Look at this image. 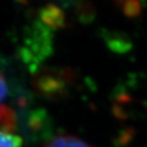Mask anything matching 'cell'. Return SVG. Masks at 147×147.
<instances>
[{
    "mask_svg": "<svg viewBox=\"0 0 147 147\" xmlns=\"http://www.w3.org/2000/svg\"><path fill=\"white\" fill-rule=\"evenodd\" d=\"M73 71L67 69L47 68L40 70L34 80L38 94L50 99L61 98L68 93L73 83Z\"/></svg>",
    "mask_w": 147,
    "mask_h": 147,
    "instance_id": "6da1fadb",
    "label": "cell"
},
{
    "mask_svg": "<svg viewBox=\"0 0 147 147\" xmlns=\"http://www.w3.org/2000/svg\"><path fill=\"white\" fill-rule=\"evenodd\" d=\"M50 47L51 39L49 27L38 22V24H35L34 28L30 32L25 48L23 49V55L30 64L37 65L50 53Z\"/></svg>",
    "mask_w": 147,
    "mask_h": 147,
    "instance_id": "7a4b0ae2",
    "label": "cell"
},
{
    "mask_svg": "<svg viewBox=\"0 0 147 147\" xmlns=\"http://www.w3.org/2000/svg\"><path fill=\"white\" fill-rule=\"evenodd\" d=\"M9 96V86L3 74L0 73V130L11 132L16 129V116L5 104Z\"/></svg>",
    "mask_w": 147,
    "mask_h": 147,
    "instance_id": "3957f363",
    "label": "cell"
},
{
    "mask_svg": "<svg viewBox=\"0 0 147 147\" xmlns=\"http://www.w3.org/2000/svg\"><path fill=\"white\" fill-rule=\"evenodd\" d=\"M26 127L31 132L32 135H38V138L42 135H47V131L50 127V122L47 113L39 109L31 111L26 118Z\"/></svg>",
    "mask_w": 147,
    "mask_h": 147,
    "instance_id": "277c9868",
    "label": "cell"
},
{
    "mask_svg": "<svg viewBox=\"0 0 147 147\" xmlns=\"http://www.w3.org/2000/svg\"><path fill=\"white\" fill-rule=\"evenodd\" d=\"M39 16L42 24L49 28H59L63 27L65 24L64 11L55 5H48L40 10Z\"/></svg>",
    "mask_w": 147,
    "mask_h": 147,
    "instance_id": "5b68a950",
    "label": "cell"
},
{
    "mask_svg": "<svg viewBox=\"0 0 147 147\" xmlns=\"http://www.w3.org/2000/svg\"><path fill=\"white\" fill-rule=\"evenodd\" d=\"M42 147H93L90 144L73 135H59L49 140Z\"/></svg>",
    "mask_w": 147,
    "mask_h": 147,
    "instance_id": "8992f818",
    "label": "cell"
},
{
    "mask_svg": "<svg viewBox=\"0 0 147 147\" xmlns=\"http://www.w3.org/2000/svg\"><path fill=\"white\" fill-rule=\"evenodd\" d=\"M22 138L8 131L0 130V147H21Z\"/></svg>",
    "mask_w": 147,
    "mask_h": 147,
    "instance_id": "52a82bcc",
    "label": "cell"
},
{
    "mask_svg": "<svg viewBox=\"0 0 147 147\" xmlns=\"http://www.w3.org/2000/svg\"><path fill=\"white\" fill-rule=\"evenodd\" d=\"M119 5L123 13L129 18H135L142 11V5L138 1H123Z\"/></svg>",
    "mask_w": 147,
    "mask_h": 147,
    "instance_id": "ba28073f",
    "label": "cell"
}]
</instances>
